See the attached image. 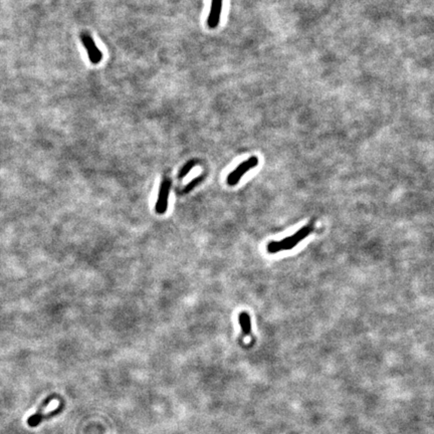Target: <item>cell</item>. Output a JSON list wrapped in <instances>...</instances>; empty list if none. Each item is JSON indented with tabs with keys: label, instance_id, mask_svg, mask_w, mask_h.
<instances>
[{
	"label": "cell",
	"instance_id": "cell-5",
	"mask_svg": "<svg viewBox=\"0 0 434 434\" xmlns=\"http://www.w3.org/2000/svg\"><path fill=\"white\" fill-rule=\"evenodd\" d=\"M222 3L223 0H212L211 1V8L207 18V25L211 30L216 29L220 22Z\"/></svg>",
	"mask_w": 434,
	"mask_h": 434
},
{
	"label": "cell",
	"instance_id": "cell-1",
	"mask_svg": "<svg viewBox=\"0 0 434 434\" xmlns=\"http://www.w3.org/2000/svg\"><path fill=\"white\" fill-rule=\"evenodd\" d=\"M315 224L314 222L309 223L308 225L304 226L298 231H296L293 235L286 237L282 240H274L270 241L267 244V252L268 253H278L284 251H290L295 246H297L303 239L308 237L311 232L314 230Z\"/></svg>",
	"mask_w": 434,
	"mask_h": 434
},
{
	"label": "cell",
	"instance_id": "cell-2",
	"mask_svg": "<svg viewBox=\"0 0 434 434\" xmlns=\"http://www.w3.org/2000/svg\"><path fill=\"white\" fill-rule=\"evenodd\" d=\"M258 163L259 160L256 156H252L246 161L240 163V164L227 176V184L229 186H235L243 177V175L251 171L252 169H253L254 167H256L258 165Z\"/></svg>",
	"mask_w": 434,
	"mask_h": 434
},
{
	"label": "cell",
	"instance_id": "cell-7",
	"mask_svg": "<svg viewBox=\"0 0 434 434\" xmlns=\"http://www.w3.org/2000/svg\"><path fill=\"white\" fill-rule=\"evenodd\" d=\"M238 321L243 334L250 336L252 334V319L248 312H241L238 315Z\"/></svg>",
	"mask_w": 434,
	"mask_h": 434
},
{
	"label": "cell",
	"instance_id": "cell-6",
	"mask_svg": "<svg viewBox=\"0 0 434 434\" xmlns=\"http://www.w3.org/2000/svg\"><path fill=\"white\" fill-rule=\"evenodd\" d=\"M54 398H57V395H54V394H52V395L48 396L47 398H45V399L43 400V402L39 405L37 411H36L34 415H32V416L29 417V419H27V424H29L30 427H36V426H38V425L40 424L39 419H40L41 415L43 414V410L45 409V407H47V406L50 404V402H51Z\"/></svg>",
	"mask_w": 434,
	"mask_h": 434
},
{
	"label": "cell",
	"instance_id": "cell-8",
	"mask_svg": "<svg viewBox=\"0 0 434 434\" xmlns=\"http://www.w3.org/2000/svg\"><path fill=\"white\" fill-rule=\"evenodd\" d=\"M195 165H197L196 160H189L186 164L182 167V169L179 171V174H178L179 179H183L190 171H191V169H193V167Z\"/></svg>",
	"mask_w": 434,
	"mask_h": 434
},
{
	"label": "cell",
	"instance_id": "cell-3",
	"mask_svg": "<svg viewBox=\"0 0 434 434\" xmlns=\"http://www.w3.org/2000/svg\"><path fill=\"white\" fill-rule=\"evenodd\" d=\"M170 188H171V180L165 177L160 184L158 199L155 206V210L158 214H164L167 210Z\"/></svg>",
	"mask_w": 434,
	"mask_h": 434
},
{
	"label": "cell",
	"instance_id": "cell-4",
	"mask_svg": "<svg viewBox=\"0 0 434 434\" xmlns=\"http://www.w3.org/2000/svg\"><path fill=\"white\" fill-rule=\"evenodd\" d=\"M80 40H81V42H83V44L88 52L90 62L93 65H98L103 59V53L96 45L93 37L89 34L83 33L80 35Z\"/></svg>",
	"mask_w": 434,
	"mask_h": 434
},
{
	"label": "cell",
	"instance_id": "cell-9",
	"mask_svg": "<svg viewBox=\"0 0 434 434\" xmlns=\"http://www.w3.org/2000/svg\"><path fill=\"white\" fill-rule=\"evenodd\" d=\"M203 180V176H198V177H196L195 179H193L192 181H190L189 183H188V185L184 188V190H183V193H188V192H190L191 191V190L193 189V188H195L201 181Z\"/></svg>",
	"mask_w": 434,
	"mask_h": 434
}]
</instances>
